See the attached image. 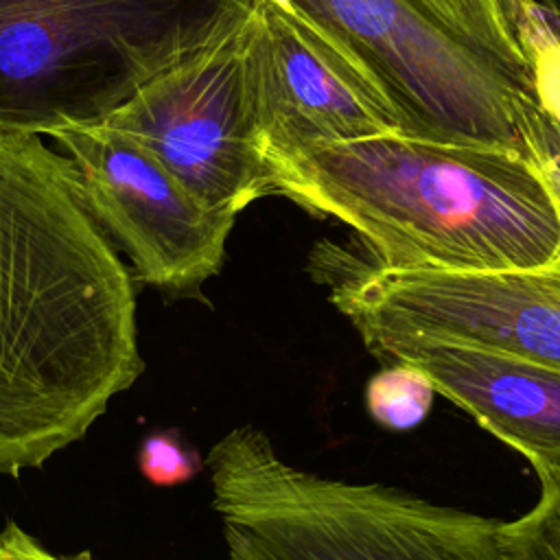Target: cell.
<instances>
[{"mask_svg":"<svg viewBox=\"0 0 560 560\" xmlns=\"http://www.w3.org/2000/svg\"><path fill=\"white\" fill-rule=\"evenodd\" d=\"M0 129V475L81 440L142 372L133 273L72 160Z\"/></svg>","mask_w":560,"mask_h":560,"instance_id":"6da1fadb","label":"cell"},{"mask_svg":"<svg viewBox=\"0 0 560 560\" xmlns=\"http://www.w3.org/2000/svg\"><path fill=\"white\" fill-rule=\"evenodd\" d=\"M273 195L348 225L392 269L560 260V201L532 147L424 127L267 153Z\"/></svg>","mask_w":560,"mask_h":560,"instance_id":"7a4b0ae2","label":"cell"},{"mask_svg":"<svg viewBox=\"0 0 560 560\" xmlns=\"http://www.w3.org/2000/svg\"><path fill=\"white\" fill-rule=\"evenodd\" d=\"M206 464L230 560H503L497 518L298 468L249 424Z\"/></svg>","mask_w":560,"mask_h":560,"instance_id":"3957f363","label":"cell"},{"mask_svg":"<svg viewBox=\"0 0 560 560\" xmlns=\"http://www.w3.org/2000/svg\"><path fill=\"white\" fill-rule=\"evenodd\" d=\"M249 0H0V129L98 122Z\"/></svg>","mask_w":560,"mask_h":560,"instance_id":"277c9868","label":"cell"},{"mask_svg":"<svg viewBox=\"0 0 560 560\" xmlns=\"http://www.w3.org/2000/svg\"><path fill=\"white\" fill-rule=\"evenodd\" d=\"M365 348L433 337L510 352L560 372V269H392L361 245L319 241L306 260Z\"/></svg>","mask_w":560,"mask_h":560,"instance_id":"5b68a950","label":"cell"},{"mask_svg":"<svg viewBox=\"0 0 560 560\" xmlns=\"http://www.w3.org/2000/svg\"><path fill=\"white\" fill-rule=\"evenodd\" d=\"M245 15L103 118L151 149L203 203L234 217L273 195L243 70Z\"/></svg>","mask_w":560,"mask_h":560,"instance_id":"8992f818","label":"cell"},{"mask_svg":"<svg viewBox=\"0 0 560 560\" xmlns=\"http://www.w3.org/2000/svg\"><path fill=\"white\" fill-rule=\"evenodd\" d=\"M341 37L431 131L523 144L534 94L475 52L416 0H295Z\"/></svg>","mask_w":560,"mask_h":560,"instance_id":"52a82bcc","label":"cell"},{"mask_svg":"<svg viewBox=\"0 0 560 560\" xmlns=\"http://www.w3.org/2000/svg\"><path fill=\"white\" fill-rule=\"evenodd\" d=\"M243 70L265 155L420 127L387 83L295 0H249Z\"/></svg>","mask_w":560,"mask_h":560,"instance_id":"ba28073f","label":"cell"},{"mask_svg":"<svg viewBox=\"0 0 560 560\" xmlns=\"http://www.w3.org/2000/svg\"><path fill=\"white\" fill-rule=\"evenodd\" d=\"M46 138L77 166L92 214L136 280L188 293L221 271L236 217L203 203L151 149L103 120Z\"/></svg>","mask_w":560,"mask_h":560,"instance_id":"9c48e42d","label":"cell"},{"mask_svg":"<svg viewBox=\"0 0 560 560\" xmlns=\"http://www.w3.org/2000/svg\"><path fill=\"white\" fill-rule=\"evenodd\" d=\"M389 363L420 370L435 394L468 411L529 466L560 462V372L494 348L394 337L368 348Z\"/></svg>","mask_w":560,"mask_h":560,"instance_id":"30bf717a","label":"cell"},{"mask_svg":"<svg viewBox=\"0 0 560 560\" xmlns=\"http://www.w3.org/2000/svg\"><path fill=\"white\" fill-rule=\"evenodd\" d=\"M532 468L538 477L536 503L514 521H499L503 560H560V462Z\"/></svg>","mask_w":560,"mask_h":560,"instance_id":"8fae6325","label":"cell"},{"mask_svg":"<svg viewBox=\"0 0 560 560\" xmlns=\"http://www.w3.org/2000/svg\"><path fill=\"white\" fill-rule=\"evenodd\" d=\"M435 387L409 363H389L365 385L368 413L385 429L407 431L420 424L433 402Z\"/></svg>","mask_w":560,"mask_h":560,"instance_id":"7c38bea8","label":"cell"},{"mask_svg":"<svg viewBox=\"0 0 560 560\" xmlns=\"http://www.w3.org/2000/svg\"><path fill=\"white\" fill-rule=\"evenodd\" d=\"M532 92L547 138L560 151V35L540 20V7L532 26Z\"/></svg>","mask_w":560,"mask_h":560,"instance_id":"4fadbf2b","label":"cell"},{"mask_svg":"<svg viewBox=\"0 0 560 560\" xmlns=\"http://www.w3.org/2000/svg\"><path fill=\"white\" fill-rule=\"evenodd\" d=\"M201 466L199 453L171 431L147 435L138 451V468L153 486H179L190 481Z\"/></svg>","mask_w":560,"mask_h":560,"instance_id":"5bb4252c","label":"cell"},{"mask_svg":"<svg viewBox=\"0 0 560 560\" xmlns=\"http://www.w3.org/2000/svg\"><path fill=\"white\" fill-rule=\"evenodd\" d=\"M0 560H92L88 553L61 556L50 551L33 534L22 529L15 521L0 527Z\"/></svg>","mask_w":560,"mask_h":560,"instance_id":"9a60e30c","label":"cell"},{"mask_svg":"<svg viewBox=\"0 0 560 560\" xmlns=\"http://www.w3.org/2000/svg\"><path fill=\"white\" fill-rule=\"evenodd\" d=\"M538 7L560 22V0H538Z\"/></svg>","mask_w":560,"mask_h":560,"instance_id":"2e32d148","label":"cell"}]
</instances>
